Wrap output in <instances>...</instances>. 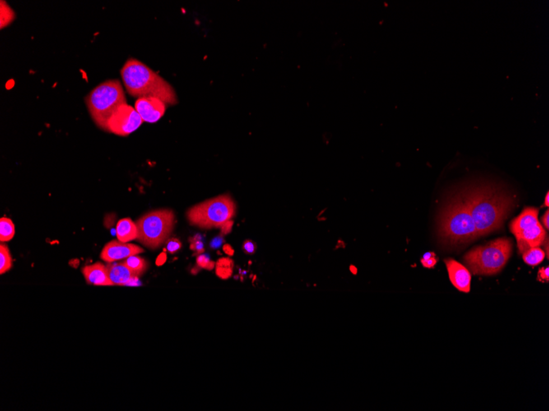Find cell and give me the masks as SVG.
I'll use <instances>...</instances> for the list:
<instances>
[{"instance_id":"8992f818","label":"cell","mask_w":549,"mask_h":411,"mask_svg":"<svg viewBox=\"0 0 549 411\" xmlns=\"http://www.w3.org/2000/svg\"><path fill=\"white\" fill-rule=\"evenodd\" d=\"M235 214V205L229 195H223L198 204L188 211L191 224L202 228L219 227L230 222Z\"/></svg>"},{"instance_id":"52a82bcc","label":"cell","mask_w":549,"mask_h":411,"mask_svg":"<svg viewBox=\"0 0 549 411\" xmlns=\"http://www.w3.org/2000/svg\"><path fill=\"white\" fill-rule=\"evenodd\" d=\"M175 217L169 209L151 211L137 222V240L147 247L155 249L168 239L174 228Z\"/></svg>"},{"instance_id":"44dd1931","label":"cell","mask_w":549,"mask_h":411,"mask_svg":"<svg viewBox=\"0 0 549 411\" xmlns=\"http://www.w3.org/2000/svg\"><path fill=\"white\" fill-rule=\"evenodd\" d=\"M231 263L229 259H220L216 265V273L220 277H228L231 274Z\"/></svg>"},{"instance_id":"83f0119b","label":"cell","mask_w":549,"mask_h":411,"mask_svg":"<svg viewBox=\"0 0 549 411\" xmlns=\"http://www.w3.org/2000/svg\"><path fill=\"white\" fill-rule=\"evenodd\" d=\"M542 221H543V223H544V225H545V227H546V228H547V229H549V211H546V212H545V214L544 215V216H543Z\"/></svg>"},{"instance_id":"2e32d148","label":"cell","mask_w":549,"mask_h":411,"mask_svg":"<svg viewBox=\"0 0 549 411\" xmlns=\"http://www.w3.org/2000/svg\"><path fill=\"white\" fill-rule=\"evenodd\" d=\"M545 253L539 247L531 248L523 253L524 261L531 266H536L544 261Z\"/></svg>"},{"instance_id":"3957f363","label":"cell","mask_w":549,"mask_h":411,"mask_svg":"<svg viewBox=\"0 0 549 411\" xmlns=\"http://www.w3.org/2000/svg\"><path fill=\"white\" fill-rule=\"evenodd\" d=\"M439 227L441 236L451 245L466 244L479 237L471 210L462 193L447 205L442 213Z\"/></svg>"},{"instance_id":"30bf717a","label":"cell","mask_w":549,"mask_h":411,"mask_svg":"<svg viewBox=\"0 0 549 411\" xmlns=\"http://www.w3.org/2000/svg\"><path fill=\"white\" fill-rule=\"evenodd\" d=\"M135 109L143 122L154 123L165 114L166 104L158 98H138L135 103Z\"/></svg>"},{"instance_id":"5b68a950","label":"cell","mask_w":549,"mask_h":411,"mask_svg":"<svg viewBox=\"0 0 549 411\" xmlns=\"http://www.w3.org/2000/svg\"><path fill=\"white\" fill-rule=\"evenodd\" d=\"M513 241L510 238H498L471 249L465 262L474 274L494 275L499 273L510 259Z\"/></svg>"},{"instance_id":"4dcf8cb0","label":"cell","mask_w":549,"mask_h":411,"mask_svg":"<svg viewBox=\"0 0 549 411\" xmlns=\"http://www.w3.org/2000/svg\"><path fill=\"white\" fill-rule=\"evenodd\" d=\"M220 243H221V240L219 238H216V240H214L213 242H212V246L213 247H218L220 245Z\"/></svg>"},{"instance_id":"603a6c76","label":"cell","mask_w":549,"mask_h":411,"mask_svg":"<svg viewBox=\"0 0 549 411\" xmlns=\"http://www.w3.org/2000/svg\"><path fill=\"white\" fill-rule=\"evenodd\" d=\"M182 247V244L178 239H171L167 242L166 249L169 253H175Z\"/></svg>"},{"instance_id":"d6a6232c","label":"cell","mask_w":549,"mask_h":411,"mask_svg":"<svg viewBox=\"0 0 549 411\" xmlns=\"http://www.w3.org/2000/svg\"><path fill=\"white\" fill-rule=\"evenodd\" d=\"M549 193H547V195H546V197H545V206H547V207H549Z\"/></svg>"},{"instance_id":"ac0fdd59","label":"cell","mask_w":549,"mask_h":411,"mask_svg":"<svg viewBox=\"0 0 549 411\" xmlns=\"http://www.w3.org/2000/svg\"><path fill=\"white\" fill-rule=\"evenodd\" d=\"M15 234V227L12 220L2 217L0 220V240L2 242L12 240Z\"/></svg>"},{"instance_id":"cb8c5ba5","label":"cell","mask_w":549,"mask_h":411,"mask_svg":"<svg viewBox=\"0 0 549 411\" xmlns=\"http://www.w3.org/2000/svg\"><path fill=\"white\" fill-rule=\"evenodd\" d=\"M538 280H540V282H547L549 280V267L546 268H542L540 269V272L538 273Z\"/></svg>"},{"instance_id":"277c9868","label":"cell","mask_w":549,"mask_h":411,"mask_svg":"<svg viewBox=\"0 0 549 411\" xmlns=\"http://www.w3.org/2000/svg\"><path fill=\"white\" fill-rule=\"evenodd\" d=\"M90 117L95 124L108 132L107 123L119 107L127 104L120 81L109 80L94 88L85 98Z\"/></svg>"},{"instance_id":"7402d4cb","label":"cell","mask_w":549,"mask_h":411,"mask_svg":"<svg viewBox=\"0 0 549 411\" xmlns=\"http://www.w3.org/2000/svg\"><path fill=\"white\" fill-rule=\"evenodd\" d=\"M197 265L200 266L201 268L210 269V270L213 269L214 267H215L214 262L211 261V259H209V257L206 256L205 254H202V255L197 257Z\"/></svg>"},{"instance_id":"d4e9b609","label":"cell","mask_w":549,"mask_h":411,"mask_svg":"<svg viewBox=\"0 0 549 411\" xmlns=\"http://www.w3.org/2000/svg\"><path fill=\"white\" fill-rule=\"evenodd\" d=\"M243 250L247 253V254H253L255 251L256 245L254 243L252 242L251 240H246L245 242L243 243Z\"/></svg>"},{"instance_id":"484cf974","label":"cell","mask_w":549,"mask_h":411,"mask_svg":"<svg viewBox=\"0 0 549 411\" xmlns=\"http://www.w3.org/2000/svg\"><path fill=\"white\" fill-rule=\"evenodd\" d=\"M437 262H438V260H437V259H436L435 257L434 256L432 257V258H430V259H426V260H423V259H422L421 260L422 264H423L424 267H426V268H429L434 267L436 263H437Z\"/></svg>"},{"instance_id":"4316f807","label":"cell","mask_w":549,"mask_h":411,"mask_svg":"<svg viewBox=\"0 0 549 411\" xmlns=\"http://www.w3.org/2000/svg\"><path fill=\"white\" fill-rule=\"evenodd\" d=\"M192 249L195 250V251L202 252L204 250L203 249V243L200 240H195L194 242L192 243V246H191Z\"/></svg>"},{"instance_id":"e0dca14e","label":"cell","mask_w":549,"mask_h":411,"mask_svg":"<svg viewBox=\"0 0 549 411\" xmlns=\"http://www.w3.org/2000/svg\"><path fill=\"white\" fill-rule=\"evenodd\" d=\"M123 263L124 265L127 266L130 270L133 272L135 274L137 275L138 277L145 272L146 267H147L145 259H142L141 257L137 256V255H133V256L126 259L125 261L123 262Z\"/></svg>"},{"instance_id":"9a60e30c","label":"cell","mask_w":549,"mask_h":411,"mask_svg":"<svg viewBox=\"0 0 549 411\" xmlns=\"http://www.w3.org/2000/svg\"><path fill=\"white\" fill-rule=\"evenodd\" d=\"M116 236L121 242L128 243L138 237V229L130 218L119 220L116 226Z\"/></svg>"},{"instance_id":"5bb4252c","label":"cell","mask_w":549,"mask_h":411,"mask_svg":"<svg viewBox=\"0 0 549 411\" xmlns=\"http://www.w3.org/2000/svg\"><path fill=\"white\" fill-rule=\"evenodd\" d=\"M107 269L109 273V279L113 285H128L133 280H137L138 276L130 270L123 263H112L107 264Z\"/></svg>"},{"instance_id":"7a4b0ae2","label":"cell","mask_w":549,"mask_h":411,"mask_svg":"<svg viewBox=\"0 0 549 411\" xmlns=\"http://www.w3.org/2000/svg\"><path fill=\"white\" fill-rule=\"evenodd\" d=\"M120 73L123 85L132 97L158 98L170 105L178 103L176 93L171 85L139 60L129 58Z\"/></svg>"},{"instance_id":"4fadbf2b","label":"cell","mask_w":549,"mask_h":411,"mask_svg":"<svg viewBox=\"0 0 549 411\" xmlns=\"http://www.w3.org/2000/svg\"><path fill=\"white\" fill-rule=\"evenodd\" d=\"M82 273L89 284L95 286H114L109 279L106 266L96 263L82 268Z\"/></svg>"},{"instance_id":"f546056e","label":"cell","mask_w":549,"mask_h":411,"mask_svg":"<svg viewBox=\"0 0 549 411\" xmlns=\"http://www.w3.org/2000/svg\"><path fill=\"white\" fill-rule=\"evenodd\" d=\"M434 256V253H432V252H427V253H425V254L423 255V258H422V259H423V260H426V259H430V258H432V257Z\"/></svg>"},{"instance_id":"ffe728a7","label":"cell","mask_w":549,"mask_h":411,"mask_svg":"<svg viewBox=\"0 0 549 411\" xmlns=\"http://www.w3.org/2000/svg\"><path fill=\"white\" fill-rule=\"evenodd\" d=\"M0 8H1V19H0L1 25H0V27H1V29H3L13 21L14 18H15V13H14L13 10L4 1H1V2H0Z\"/></svg>"},{"instance_id":"7c38bea8","label":"cell","mask_w":549,"mask_h":411,"mask_svg":"<svg viewBox=\"0 0 549 411\" xmlns=\"http://www.w3.org/2000/svg\"><path fill=\"white\" fill-rule=\"evenodd\" d=\"M445 263L453 286L462 292H469L471 290V275L468 269L454 259H447Z\"/></svg>"},{"instance_id":"6da1fadb","label":"cell","mask_w":549,"mask_h":411,"mask_svg":"<svg viewBox=\"0 0 549 411\" xmlns=\"http://www.w3.org/2000/svg\"><path fill=\"white\" fill-rule=\"evenodd\" d=\"M471 210L478 236L494 232L503 226L510 212L512 197L492 185L472 187L462 193Z\"/></svg>"},{"instance_id":"d6986e66","label":"cell","mask_w":549,"mask_h":411,"mask_svg":"<svg viewBox=\"0 0 549 411\" xmlns=\"http://www.w3.org/2000/svg\"><path fill=\"white\" fill-rule=\"evenodd\" d=\"M12 266V260L9 249L4 245H0V273L3 274L10 270Z\"/></svg>"},{"instance_id":"9c48e42d","label":"cell","mask_w":549,"mask_h":411,"mask_svg":"<svg viewBox=\"0 0 549 411\" xmlns=\"http://www.w3.org/2000/svg\"><path fill=\"white\" fill-rule=\"evenodd\" d=\"M143 121L135 108L123 104L112 115L107 123L108 132L113 134L127 137L139 128Z\"/></svg>"},{"instance_id":"8fae6325","label":"cell","mask_w":549,"mask_h":411,"mask_svg":"<svg viewBox=\"0 0 549 411\" xmlns=\"http://www.w3.org/2000/svg\"><path fill=\"white\" fill-rule=\"evenodd\" d=\"M142 252L143 249L137 245L121 242L119 240H113L104 246L100 254V258L107 263H113L120 259H128Z\"/></svg>"},{"instance_id":"1f68e13d","label":"cell","mask_w":549,"mask_h":411,"mask_svg":"<svg viewBox=\"0 0 549 411\" xmlns=\"http://www.w3.org/2000/svg\"><path fill=\"white\" fill-rule=\"evenodd\" d=\"M224 249H225V251H226L227 254H230V255L233 254V249H231L230 245H225V247H224Z\"/></svg>"},{"instance_id":"ba28073f","label":"cell","mask_w":549,"mask_h":411,"mask_svg":"<svg viewBox=\"0 0 549 411\" xmlns=\"http://www.w3.org/2000/svg\"><path fill=\"white\" fill-rule=\"evenodd\" d=\"M539 209L529 207L511 222L510 229L517 238L520 252L540 247L546 240V231L538 219Z\"/></svg>"},{"instance_id":"f1b7e54d","label":"cell","mask_w":549,"mask_h":411,"mask_svg":"<svg viewBox=\"0 0 549 411\" xmlns=\"http://www.w3.org/2000/svg\"><path fill=\"white\" fill-rule=\"evenodd\" d=\"M165 259H166V255H165V254H161L160 256L158 257L157 260H156V263L159 264V265H161V264L165 263Z\"/></svg>"}]
</instances>
